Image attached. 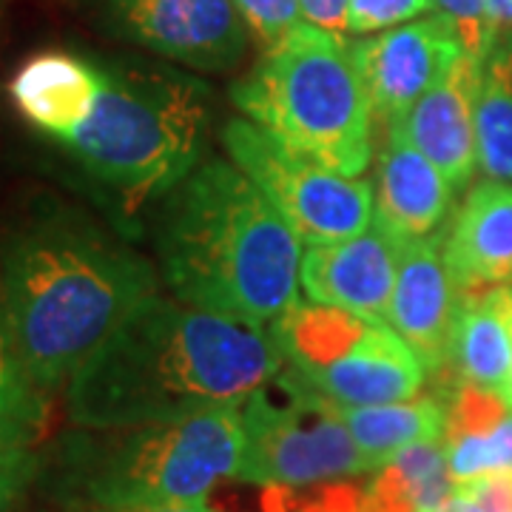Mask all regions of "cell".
Listing matches in <instances>:
<instances>
[{"label": "cell", "instance_id": "7c38bea8", "mask_svg": "<svg viewBox=\"0 0 512 512\" xmlns=\"http://www.w3.org/2000/svg\"><path fill=\"white\" fill-rule=\"evenodd\" d=\"M402 242L382 222L373 220L356 237L311 245L302 254V291L316 305L353 313L373 325H387Z\"/></svg>", "mask_w": 512, "mask_h": 512}, {"label": "cell", "instance_id": "1f68e13d", "mask_svg": "<svg viewBox=\"0 0 512 512\" xmlns=\"http://www.w3.org/2000/svg\"><path fill=\"white\" fill-rule=\"evenodd\" d=\"M490 12V26H493L495 40L512 35V0H487Z\"/></svg>", "mask_w": 512, "mask_h": 512}, {"label": "cell", "instance_id": "ba28073f", "mask_svg": "<svg viewBox=\"0 0 512 512\" xmlns=\"http://www.w3.org/2000/svg\"><path fill=\"white\" fill-rule=\"evenodd\" d=\"M373 473L336 404L282 367L242 404L239 481L291 490Z\"/></svg>", "mask_w": 512, "mask_h": 512}, {"label": "cell", "instance_id": "44dd1931", "mask_svg": "<svg viewBox=\"0 0 512 512\" xmlns=\"http://www.w3.org/2000/svg\"><path fill=\"white\" fill-rule=\"evenodd\" d=\"M453 490L444 441L413 444L373 473L356 512H441Z\"/></svg>", "mask_w": 512, "mask_h": 512}, {"label": "cell", "instance_id": "4dcf8cb0", "mask_svg": "<svg viewBox=\"0 0 512 512\" xmlns=\"http://www.w3.org/2000/svg\"><path fill=\"white\" fill-rule=\"evenodd\" d=\"M40 436H43V427L0 416V450L3 447H32L40 441Z\"/></svg>", "mask_w": 512, "mask_h": 512}, {"label": "cell", "instance_id": "ffe728a7", "mask_svg": "<svg viewBox=\"0 0 512 512\" xmlns=\"http://www.w3.org/2000/svg\"><path fill=\"white\" fill-rule=\"evenodd\" d=\"M336 410L373 473L382 470L387 461H393L407 447L444 441L447 433V404L439 402L436 396L367 407L336 404Z\"/></svg>", "mask_w": 512, "mask_h": 512}, {"label": "cell", "instance_id": "5bb4252c", "mask_svg": "<svg viewBox=\"0 0 512 512\" xmlns=\"http://www.w3.org/2000/svg\"><path fill=\"white\" fill-rule=\"evenodd\" d=\"M481 69L484 60L461 52L450 72L402 120L407 137L439 165L453 191H461L476 174V97Z\"/></svg>", "mask_w": 512, "mask_h": 512}, {"label": "cell", "instance_id": "4316f807", "mask_svg": "<svg viewBox=\"0 0 512 512\" xmlns=\"http://www.w3.org/2000/svg\"><path fill=\"white\" fill-rule=\"evenodd\" d=\"M433 9V0H350V32L373 35L404 26Z\"/></svg>", "mask_w": 512, "mask_h": 512}, {"label": "cell", "instance_id": "e0dca14e", "mask_svg": "<svg viewBox=\"0 0 512 512\" xmlns=\"http://www.w3.org/2000/svg\"><path fill=\"white\" fill-rule=\"evenodd\" d=\"M97 86L100 69L94 57L52 49L20 66L9 83V97L20 117L57 146L86 120Z\"/></svg>", "mask_w": 512, "mask_h": 512}, {"label": "cell", "instance_id": "f546056e", "mask_svg": "<svg viewBox=\"0 0 512 512\" xmlns=\"http://www.w3.org/2000/svg\"><path fill=\"white\" fill-rule=\"evenodd\" d=\"M43 512H217L205 501L194 504H52Z\"/></svg>", "mask_w": 512, "mask_h": 512}, {"label": "cell", "instance_id": "ac0fdd59", "mask_svg": "<svg viewBox=\"0 0 512 512\" xmlns=\"http://www.w3.org/2000/svg\"><path fill=\"white\" fill-rule=\"evenodd\" d=\"M447 365L458 379L501 393L512 390V316L504 288L461 291Z\"/></svg>", "mask_w": 512, "mask_h": 512}, {"label": "cell", "instance_id": "30bf717a", "mask_svg": "<svg viewBox=\"0 0 512 512\" xmlns=\"http://www.w3.org/2000/svg\"><path fill=\"white\" fill-rule=\"evenodd\" d=\"M111 37L194 72H228L251 29L234 0H103Z\"/></svg>", "mask_w": 512, "mask_h": 512}, {"label": "cell", "instance_id": "8fae6325", "mask_svg": "<svg viewBox=\"0 0 512 512\" xmlns=\"http://www.w3.org/2000/svg\"><path fill=\"white\" fill-rule=\"evenodd\" d=\"M461 52L456 26L439 12L353 40L350 57L362 77L373 123L382 128L402 123L407 111L450 72Z\"/></svg>", "mask_w": 512, "mask_h": 512}, {"label": "cell", "instance_id": "d6a6232c", "mask_svg": "<svg viewBox=\"0 0 512 512\" xmlns=\"http://www.w3.org/2000/svg\"><path fill=\"white\" fill-rule=\"evenodd\" d=\"M507 305H510V316H512V285H507ZM510 404H512V390H510Z\"/></svg>", "mask_w": 512, "mask_h": 512}, {"label": "cell", "instance_id": "2e32d148", "mask_svg": "<svg viewBox=\"0 0 512 512\" xmlns=\"http://www.w3.org/2000/svg\"><path fill=\"white\" fill-rule=\"evenodd\" d=\"M444 259L461 291L512 285V183L484 180L464 197Z\"/></svg>", "mask_w": 512, "mask_h": 512}, {"label": "cell", "instance_id": "9a60e30c", "mask_svg": "<svg viewBox=\"0 0 512 512\" xmlns=\"http://www.w3.org/2000/svg\"><path fill=\"white\" fill-rule=\"evenodd\" d=\"M376 217L399 239L430 237L444 228L453 205V185L402 128L384 126L373 180Z\"/></svg>", "mask_w": 512, "mask_h": 512}, {"label": "cell", "instance_id": "d4e9b609", "mask_svg": "<svg viewBox=\"0 0 512 512\" xmlns=\"http://www.w3.org/2000/svg\"><path fill=\"white\" fill-rule=\"evenodd\" d=\"M433 9L456 26L458 40L467 55L487 60L498 43L490 26L487 0H433Z\"/></svg>", "mask_w": 512, "mask_h": 512}, {"label": "cell", "instance_id": "9c48e42d", "mask_svg": "<svg viewBox=\"0 0 512 512\" xmlns=\"http://www.w3.org/2000/svg\"><path fill=\"white\" fill-rule=\"evenodd\" d=\"M220 140L228 160L274 202L302 242H339L373 225V183L330 171L248 117H231Z\"/></svg>", "mask_w": 512, "mask_h": 512}, {"label": "cell", "instance_id": "484cf974", "mask_svg": "<svg viewBox=\"0 0 512 512\" xmlns=\"http://www.w3.org/2000/svg\"><path fill=\"white\" fill-rule=\"evenodd\" d=\"M43 473V456L32 447L0 450V512H20Z\"/></svg>", "mask_w": 512, "mask_h": 512}, {"label": "cell", "instance_id": "603a6c76", "mask_svg": "<svg viewBox=\"0 0 512 512\" xmlns=\"http://www.w3.org/2000/svg\"><path fill=\"white\" fill-rule=\"evenodd\" d=\"M0 416L29 421L43 430L49 419V396L37 387L23 362L3 285H0Z\"/></svg>", "mask_w": 512, "mask_h": 512}, {"label": "cell", "instance_id": "6da1fadb", "mask_svg": "<svg viewBox=\"0 0 512 512\" xmlns=\"http://www.w3.org/2000/svg\"><path fill=\"white\" fill-rule=\"evenodd\" d=\"M285 359L268 325L151 293L66 384L74 427H137L242 407Z\"/></svg>", "mask_w": 512, "mask_h": 512}, {"label": "cell", "instance_id": "7a4b0ae2", "mask_svg": "<svg viewBox=\"0 0 512 512\" xmlns=\"http://www.w3.org/2000/svg\"><path fill=\"white\" fill-rule=\"evenodd\" d=\"M0 285L23 362L52 396L160 293V271L80 205L40 194L0 231Z\"/></svg>", "mask_w": 512, "mask_h": 512}, {"label": "cell", "instance_id": "f1b7e54d", "mask_svg": "<svg viewBox=\"0 0 512 512\" xmlns=\"http://www.w3.org/2000/svg\"><path fill=\"white\" fill-rule=\"evenodd\" d=\"M302 18L316 29L345 37L350 32V0H299Z\"/></svg>", "mask_w": 512, "mask_h": 512}, {"label": "cell", "instance_id": "277c9868", "mask_svg": "<svg viewBox=\"0 0 512 512\" xmlns=\"http://www.w3.org/2000/svg\"><path fill=\"white\" fill-rule=\"evenodd\" d=\"M94 60L100 86L92 109L57 146L131 217L163 200L205 160L211 89L177 66Z\"/></svg>", "mask_w": 512, "mask_h": 512}, {"label": "cell", "instance_id": "83f0119b", "mask_svg": "<svg viewBox=\"0 0 512 512\" xmlns=\"http://www.w3.org/2000/svg\"><path fill=\"white\" fill-rule=\"evenodd\" d=\"M456 490L470 495L487 512H512V473H490L473 481H461Z\"/></svg>", "mask_w": 512, "mask_h": 512}, {"label": "cell", "instance_id": "7402d4cb", "mask_svg": "<svg viewBox=\"0 0 512 512\" xmlns=\"http://www.w3.org/2000/svg\"><path fill=\"white\" fill-rule=\"evenodd\" d=\"M478 165L490 180L512 183V35L484 60L476 97Z\"/></svg>", "mask_w": 512, "mask_h": 512}, {"label": "cell", "instance_id": "d6986e66", "mask_svg": "<svg viewBox=\"0 0 512 512\" xmlns=\"http://www.w3.org/2000/svg\"><path fill=\"white\" fill-rule=\"evenodd\" d=\"M444 450L456 484L490 473H512V404L493 390L458 384L447 404Z\"/></svg>", "mask_w": 512, "mask_h": 512}, {"label": "cell", "instance_id": "4fadbf2b", "mask_svg": "<svg viewBox=\"0 0 512 512\" xmlns=\"http://www.w3.org/2000/svg\"><path fill=\"white\" fill-rule=\"evenodd\" d=\"M444 228L430 237L404 239L387 325L419 356L427 373H444L461 288L444 259Z\"/></svg>", "mask_w": 512, "mask_h": 512}, {"label": "cell", "instance_id": "3957f363", "mask_svg": "<svg viewBox=\"0 0 512 512\" xmlns=\"http://www.w3.org/2000/svg\"><path fill=\"white\" fill-rule=\"evenodd\" d=\"M302 239L237 165L205 157L157 202L154 254L171 296L271 325L296 305Z\"/></svg>", "mask_w": 512, "mask_h": 512}, {"label": "cell", "instance_id": "5b68a950", "mask_svg": "<svg viewBox=\"0 0 512 512\" xmlns=\"http://www.w3.org/2000/svg\"><path fill=\"white\" fill-rule=\"evenodd\" d=\"M242 458V407L137 427H74L43 456L52 504H194Z\"/></svg>", "mask_w": 512, "mask_h": 512}, {"label": "cell", "instance_id": "cb8c5ba5", "mask_svg": "<svg viewBox=\"0 0 512 512\" xmlns=\"http://www.w3.org/2000/svg\"><path fill=\"white\" fill-rule=\"evenodd\" d=\"M234 3L265 52L305 23L299 0H234Z\"/></svg>", "mask_w": 512, "mask_h": 512}, {"label": "cell", "instance_id": "8992f818", "mask_svg": "<svg viewBox=\"0 0 512 512\" xmlns=\"http://www.w3.org/2000/svg\"><path fill=\"white\" fill-rule=\"evenodd\" d=\"M231 103L330 171L362 177L370 165L373 111L345 37L296 26L231 86Z\"/></svg>", "mask_w": 512, "mask_h": 512}, {"label": "cell", "instance_id": "52a82bcc", "mask_svg": "<svg viewBox=\"0 0 512 512\" xmlns=\"http://www.w3.org/2000/svg\"><path fill=\"white\" fill-rule=\"evenodd\" d=\"M268 330L285 370L339 407L407 402L427 382V367L390 325L296 302Z\"/></svg>", "mask_w": 512, "mask_h": 512}]
</instances>
